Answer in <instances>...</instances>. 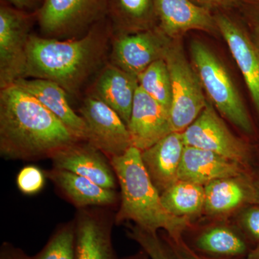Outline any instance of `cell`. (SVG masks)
Here are the masks:
<instances>
[{"label":"cell","instance_id":"5b68a950","mask_svg":"<svg viewBox=\"0 0 259 259\" xmlns=\"http://www.w3.org/2000/svg\"><path fill=\"white\" fill-rule=\"evenodd\" d=\"M178 39H170L163 59L171 78L172 131L182 133L198 117L207 100L198 74L186 58Z\"/></svg>","mask_w":259,"mask_h":259},{"label":"cell","instance_id":"9a60e30c","mask_svg":"<svg viewBox=\"0 0 259 259\" xmlns=\"http://www.w3.org/2000/svg\"><path fill=\"white\" fill-rule=\"evenodd\" d=\"M153 4L159 28L168 38H179L190 30H218L215 18L209 10L191 0H153Z\"/></svg>","mask_w":259,"mask_h":259},{"label":"cell","instance_id":"44dd1931","mask_svg":"<svg viewBox=\"0 0 259 259\" xmlns=\"http://www.w3.org/2000/svg\"><path fill=\"white\" fill-rule=\"evenodd\" d=\"M185 147L182 133L171 132L153 146L141 151L145 168L160 194L179 180Z\"/></svg>","mask_w":259,"mask_h":259},{"label":"cell","instance_id":"d6986e66","mask_svg":"<svg viewBox=\"0 0 259 259\" xmlns=\"http://www.w3.org/2000/svg\"><path fill=\"white\" fill-rule=\"evenodd\" d=\"M215 18L222 34L236 61L259 115V49L244 29L224 15Z\"/></svg>","mask_w":259,"mask_h":259},{"label":"cell","instance_id":"2e32d148","mask_svg":"<svg viewBox=\"0 0 259 259\" xmlns=\"http://www.w3.org/2000/svg\"><path fill=\"white\" fill-rule=\"evenodd\" d=\"M138 78L109 62L106 63L89 88L88 95L97 99L117 112L128 125Z\"/></svg>","mask_w":259,"mask_h":259},{"label":"cell","instance_id":"4316f807","mask_svg":"<svg viewBox=\"0 0 259 259\" xmlns=\"http://www.w3.org/2000/svg\"><path fill=\"white\" fill-rule=\"evenodd\" d=\"M127 236L136 242L150 259H177L175 251L166 238L127 223Z\"/></svg>","mask_w":259,"mask_h":259},{"label":"cell","instance_id":"e0dca14e","mask_svg":"<svg viewBox=\"0 0 259 259\" xmlns=\"http://www.w3.org/2000/svg\"><path fill=\"white\" fill-rule=\"evenodd\" d=\"M204 212L223 216L251 204H258V191L253 172L216 180L204 187Z\"/></svg>","mask_w":259,"mask_h":259},{"label":"cell","instance_id":"cb8c5ba5","mask_svg":"<svg viewBox=\"0 0 259 259\" xmlns=\"http://www.w3.org/2000/svg\"><path fill=\"white\" fill-rule=\"evenodd\" d=\"M161 198L168 212L190 221L204 212L205 190L203 186L178 180L161 194Z\"/></svg>","mask_w":259,"mask_h":259},{"label":"cell","instance_id":"8d00e7d4","mask_svg":"<svg viewBox=\"0 0 259 259\" xmlns=\"http://www.w3.org/2000/svg\"><path fill=\"white\" fill-rule=\"evenodd\" d=\"M253 175H254L255 183H256L257 188H258V204H259V169L256 172H254V173H253Z\"/></svg>","mask_w":259,"mask_h":259},{"label":"cell","instance_id":"d590c367","mask_svg":"<svg viewBox=\"0 0 259 259\" xmlns=\"http://www.w3.org/2000/svg\"><path fill=\"white\" fill-rule=\"evenodd\" d=\"M254 41L259 49V25L255 30Z\"/></svg>","mask_w":259,"mask_h":259},{"label":"cell","instance_id":"e575fe53","mask_svg":"<svg viewBox=\"0 0 259 259\" xmlns=\"http://www.w3.org/2000/svg\"><path fill=\"white\" fill-rule=\"evenodd\" d=\"M122 259H150L148 255L146 254L144 250L139 252V253H136V254L131 255V256L126 257L125 258Z\"/></svg>","mask_w":259,"mask_h":259},{"label":"cell","instance_id":"603a6c76","mask_svg":"<svg viewBox=\"0 0 259 259\" xmlns=\"http://www.w3.org/2000/svg\"><path fill=\"white\" fill-rule=\"evenodd\" d=\"M153 17V0H109L107 18L113 33H134L148 30Z\"/></svg>","mask_w":259,"mask_h":259},{"label":"cell","instance_id":"f546056e","mask_svg":"<svg viewBox=\"0 0 259 259\" xmlns=\"http://www.w3.org/2000/svg\"><path fill=\"white\" fill-rule=\"evenodd\" d=\"M165 238H166L168 243L171 245L172 249L175 251L177 259H207L194 253L193 250H191L187 246L183 239L175 241L167 236Z\"/></svg>","mask_w":259,"mask_h":259},{"label":"cell","instance_id":"5bb4252c","mask_svg":"<svg viewBox=\"0 0 259 259\" xmlns=\"http://www.w3.org/2000/svg\"><path fill=\"white\" fill-rule=\"evenodd\" d=\"M127 127L132 146L141 151L173 132L169 114L139 86Z\"/></svg>","mask_w":259,"mask_h":259},{"label":"cell","instance_id":"1f68e13d","mask_svg":"<svg viewBox=\"0 0 259 259\" xmlns=\"http://www.w3.org/2000/svg\"><path fill=\"white\" fill-rule=\"evenodd\" d=\"M7 4L11 5L17 9L29 12V13H37L41 8L45 0H1Z\"/></svg>","mask_w":259,"mask_h":259},{"label":"cell","instance_id":"ba28073f","mask_svg":"<svg viewBox=\"0 0 259 259\" xmlns=\"http://www.w3.org/2000/svg\"><path fill=\"white\" fill-rule=\"evenodd\" d=\"M182 134L185 146L212 151L250 168L249 146L230 131L209 100L198 117Z\"/></svg>","mask_w":259,"mask_h":259},{"label":"cell","instance_id":"8fae6325","mask_svg":"<svg viewBox=\"0 0 259 259\" xmlns=\"http://www.w3.org/2000/svg\"><path fill=\"white\" fill-rule=\"evenodd\" d=\"M74 219L76 259H120L112 243L115 214L112 209L90 207L77 209Z\"/></svg>","mask_w":259,"mask_h":259},{"label":"cell","instance_id":"8992f818","mask_svg":"<svg viewBox=\"0 0 259 259\" xmlns=\"http://www.w3.org/2000/svg\"><path fill=\"white\" fill-rule=\"evenodd\" d=\"M108 5L109 0H45L37 22L44 37L74 38L107 18Z\"/></svg>","mask_w":259,"mask_h":259},{"label":"cell","instance_id":"83f0119b","mask_svg":"<svg viewBox=\"0 0 259 259\" xmlns=\"http://www.w3.org/2000/svg\"><path fill=\"white\" fill-rule=\"evenodd\" d=\"M236 226L253 247L259 245V204L245 206L238 211Z\"/></svg>","mask_w":259,"mask_h":259},{"label":"cell","instance_id":"7c38bea8","mask_svg":"<svg viewBox=\"0 0 259 259\" xmlns=\"http://www.w3.org/2000/svg\"><path fill=\"white\" fill-rule=\"evenodd\" d=\"M183 238L194 253L207 259H243L254 247L236 226L209 225Z\"/></svg>","mask_w":259,"mask_h":259},{"label":"cell","instance_id":"836d02e7","mask_svg":"<svg viewBox=\"0 0 259 259\" xmlns=\"http://www.w3.org/2000/svg\"><path fill=\"white\" fill-rule=\"evenodd\" d=\"M243 259H259V245L253 248L248 255Z\"/></svg>","mask_w":259,"mask_h":259},{"label":"cell","instance_id":"ffe728a7","mask_svg":"<svg viewBox=\"0 0 259 259\" xmlns=\"http://www.w3.org/2000/svg\"><path fill=\"white\" fill-rule=\"evenodd\" d=\"M249 171L238 162L202 148L185 146L179 170V180L205 187L222 179L239 176Z\"/></svg>","mask_w":259,"mask_h":259},{"label":"cell","instance_id":"484cf974","mask_svg":"<svg viewBox=\"0 0 259 259\" xmlns=\"http://www.w3.org/2000/svg\"><path fill=\"white\" fill-rule=\"evenodd\" d=\"M32 259H76L74 219L58 226L45 246Z\"/></svg>","mask_w":259,"mask_h":259},{"label":"cell","instance_id":"3957f363","mask_svg":"<svg viewBox=\"0 0 259 259\" xmlns=\"http://www.w3.org/2000/svg\"><path fill=\"white\" fill-rule=\"evenodd\" d=\"M120 189L115 225L133 222L146 231L163 230L175 241L183 239L190 229V220L168 212L161 194L153 185L141 158V151L132 146L122 156L110 160Z\"/></svg>","mask_w":259,"mask_h":259},{"label":"cell","instance_id":"4dcf8cb0","mask_svg":"<svg viewBox=\"0 0 259 259\" xmlns=\"http://www.w3.org/2000/svg\"><path fill=\"white\" fill-rule=\"evenodd\" d=\"M0 259H32L21 248L4 242L0 248Z\"/></svg>","mask_w":259,"mask_h":259},{"label":"cell","instance_id":"9c48e42d","mask_svg":"<svg viewBox=\"0 0 259 259\" xmlns=\"http://www.w3.org/2000/svg\"><path fill=\"white\" fill-rule=\"evenodd\" d=\"M87 126V142L101 151L109 160L122 156L132 147L128 128L112 108L88 96L79 108Z\"/></svg>","mask_w":259,"mask_h":259},{"label":"cell","instance_id":"7a4b0ae2","mask_svg":"<svg viewBox=\"0 0 259 259\" xmlns=\"http://www.w3.org/2000/svg\"><path fill=\"white\" fill-rule=\"evenodd\" d=\"M112 35L108 18L82 36L65 40L31 34L25 78L50 80L68 95L76 96L88 80L106 64Z\"/></svg>","mask_w":259,"mask_h":259},{"label":"cell","instance_id":"f1b7e54d","mask_svg":"<svg viewBox=\"0 0 259 259\" xmlns=\"http://www.w3.org/2000/svg\"><path fill=\"white\" fill-rule=\"evenodd\" d=\"M45 172L38 167L29 165L23 167L17 175L18 188L25 195H34L44 189L46 182Z\"/></svg>","mask_w":259,"mask_h":259},{"label":"cell","instance_id":"30bf717a","mask_svg":"<svg viewBox=\"0 0 259 259\" xmlns=\"http://www.w3.org/2000/svg\"><path fill=\"white\" fill-rule=\"evenodd\" d=\"M169 40L160 28L113 33L110 62L138 77L153 62L164 59Z\"/></svg>","mask_w":259,"mask_h":259},{"label":"cell","instance_id":"6da1fadb","mask_svg":"<svg viewBox=\"0 0 259 259\" xmlns=\"http://www.w3.org/2000/svg\"><path fill=\"white\" fill-rule=\"evenodd\" d=\"M79 141L38 100L18 85L0 90V154L5 159L51 158Z\"/></svg>","mask_w":259,"mask_h":259},{"label":"cell","instance_id":"4fadbf2b","mask_svg":"<svg viewBox=\"0 0 259 259\" xmlns=\"http://www.w3.org/2000/svg\"><path fill=\"white\" fill-rule=\"evenodd\" d=\"M53 168L73 172L107 189L117 190L118 182L110 160L87 141H78L52 158Z\"/></svg>","mask_w":259,"mask_h":259},{"label":"cell","instance_id":"52a82bcc","mask_svg":"<svg viewBox=\"0 0 259 259\" xmlns=\"http://www.w3.org/2000/svg\"><path fill=\"white\" fill-rule=\"evenodd\" d=\"M37 13H29L0 1V88L25 76L29 37Z\"/></svg>","mask_w":259,"mask_h":259},{"label":"cell","instance_id":"ac0fdd59","mask_svg":"<svg viewBox=\"0 0 259 259\" xmlns=\"http://www.w3.org/2000/svg\"><path fill=\"white\" fill-rule=\"evenodd\" d=\"M45 175L59 195L77 209L90 207L112 209L120 204V195L117 190L102 187L73 172L52 168Z\"/></svg>","mask_w":259,"mask_h":259},{"label":"cell","instance_id":"7402d4cb","mask_svg":"<svg viewBox=\"0 0 259 259\" xmlns=\"http://www.w3.org/2000/svg\"><path fill=\"white\" fill-rule=\"evenodd\" d=\"M15 84L38 100L79 141H87V126L84 120L70 105L67 93L58 83L50 80L23 78L18 80Z\"/></svg>","mask_w":259,"mask_h":259},{"label":"cell","instance_id":"d4e9b609","mask_svg":"<svg viewBox=\"0 0 259 259\" xmlns=\"http://www.w3.org/2000/svg\"><path fill=\"white\" fill-rule=\"evenodd\" d=\"M139 86L170 115L172 94L169 71L164 59L153 62L138 76Z\"/></svg>","mask_w":259,"mask_h":259},{"label":"cell","instance_id":"277c9868","mask_svg":"<svg viewBox=\"0 0 259 259\" xmlns=\"http://www.w3.org/2000/svg\"><path fill=\"white\" fill-rule=\"evenodd\" d=\"M190 54L192 64L214 108L245 134H254V126L244 102L217 56L199 40L191 42Z\"/></svg>","mask_w":259,"mask_h":259},{"label":"cell","instance_id":"d6a6232c","mask_svg":"<svg viewBox=\"0 0 259 259\" xmlns=\"http://www.w3.org/2000/svg\"><path fill=\"white\" fill-rule=\"evenodd\" d=\"M196 5L207 9L229 8L236 4L237 0H191Z\"/></svg>","mask_w":259,"mask_h":259}]
</instances>
